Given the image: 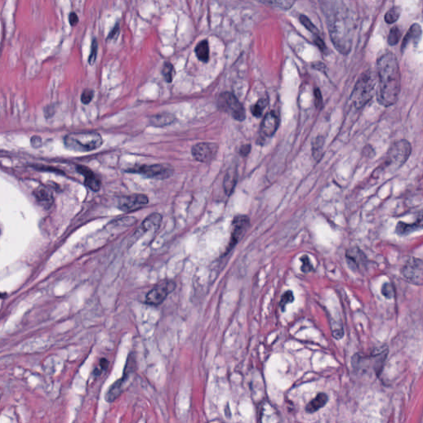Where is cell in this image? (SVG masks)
<instances>
[{"mask_svg": "<svg viewBox=\"0 0 423 423\" xmlns=\"http://www.w3.org/2000/svg\"><path fill=\"white\" fill-rule=\"evenodd\" d=\"M328 401V397L326 393L321 392L318 393L316 396V398L309 403V405L307 406V413H314L317 411H318L320 408H323L324 406L326 405V403Z\"/></svg>", "mask_w": 423, "mask_h": 423, "instance_id": "obj_19", "label": "cell"}, {"mask_svg": "<svg viewBox=\"0 0 423 423\" xmlns=\"http://www.w3.org/2000/svg\"><path fill=\"white\" fill-rule=\"evenodd\" d=\"M218 106L224 112L232 115L237 121H243L246 117L245 108L237 100V97L231 93H223L218 99Z\"/></svg>", "mask_w": 423, "mask_h": 423, "instance_id": "obj_7", "label": "cell"}, {"mask_svg": "<svg viewBox=\"0 0 423 423\" xmlns=\"http://www.w3.org/2000/svg\"><path fill=\"white\" fill-rule=\"evenodd\" d=\"M162 74H163L166 82L171 83L173 81L174 77L176 75V70H175L173 65L170 62H166L164 64L163 69H162Z\"/></svg>", "mask_w": 423, "mask_h": 423, "instance_id": "obj_27", "label": "cell"}, {"mask_svg": "<svg viewBox=\"0 0 423 423\" xmlns=\"http://www.w3.org/2000/svg\"><path fill=\"white\" fill-rule=\"evenodd\" d=\"M195 54L197 58L204 63H207L209 60V46L207 40L200 41L195 48Z\"/></svg>", "mask_w": 423, "mask_h": 423, "instance_id": "obj_24", "label": "cell"}, {"mask_svg": "<svg viewBox=\"0 0 423 423\" xmlns=\"http://www.w3.org/2000/svg\"><path fill=\"white\" fill-rule=\"evenodd\" d=\"M412 146L408 141L400 140L393 143L388 151L382 165L384 171H396L400 168L410 156Z\"/></svg>", "mask_w": 423, "mask_h": 423, "instance_id": "obj_5", "label": "cell"}, {"mask_svg": "<svg viewBox=\"0 0 423 423\" xmlns=\"http://www.w3.org/2000/svg\"><path fill=\"white\" fill-rule=\"evenodd\" d=\"M377 99L380 105L389 107L398 99L401 89V74L398 60L392 52L383 55L377 63Z\"/></svg>", "mask_w": 423, "mask_h": 423, "instance_id": "obj_2", "label": "cell"}, {"mask_svg": "<svg viewBox=\"0 0 423 423\" xmlns=\"http://www.w3.org/2000/svg\"><path fill=\"white\" fill-rule=\"evenodd\" d=\"M175 120L176 117L173 114L166 112V113H161L150 117V123L151 125L156 126V127H165L173 123Z\"/></svg>", "mask_w": 423, "mask_h": 423, "instance_id": "obj_21", "label": "cell"}, {"mask_svg": "<svg viewBox=\"0 0 423 423\" xmlns=\"http://www.w3.org/2000/svg\"><path fill=\"white\" fill-rule=\"evenodd\" d=\"M382 294L387 298H392L394 295V290L391 283H386L383 285Z\"/></svg>", "mask_w": 423, "mask_h": 423, "instance_id": "obj_36", "label": "cell"}, {"mask_svg": "<svg viewBox=\"0 0 423 423\" xmlns=\"http://www.w3.org/2000/svg\"><path fill=\"white\" fill-rule=\"evenodd\" d=\"M237 172L236 170H230L227 171V175L225 176L224 183H223V187L226 194H232L233 189H234L235 185L237 183Z\"/></svg>", "mask_w": 423, "mask_h": 423, "instance_id": "obj_25", "label": "cell"}, {"mask_svg": "<svg viewBox=\"0 0 423 423\" xmlns=\"http://www.w3.org/2000/svg\"><path fill=\"white\" fill-rule=\"evenodd\" d=\"M267 105V100L265 99H261L259 100L255 105H253L251 107V112L255 117H260L262 115L263 110L266 107Z\"/></svg>", "mask_w": 423, "mask_h": 423, "instance_id": "obj_31", "label": "cell"}, {"mask_svg": "<svg viewBox=\"0 0 423 423\" xmlns=\"http://www.w3.org/2000/svg\"><path fill=\"white\" fill-rule=\"evenodd\" d=\"M250 220L249 217L244 215H240L237 217H235L232 223V237H231V242H230L229 247H233L241 238L244 236L248 227H249Z\"/></svg>", "mask_w": 423, "mask_h": 423, "instance_id": "obj_12", "label": "cell"}, {"mask_svg": "<svg viewBox=\"0 0 423 423\" xmlns=\"http://www.w3.org/2000/svg\"><path fill=\"white\" fill-rule=\"evenodd\" d=\"M376 80L371 71H367L359 77L351 95L352 105L357 108L364 107L371 99L375 93Z\"/></svg>", "mask_w": 423, "mask_h": 423, "instance_id": "obj_4", "label": "cell"}, {"mask_svg": "<svg viewBox=\"0 0 423 423\" xmlns=\"http://www.w3.org/2000/svg\"><path fill=\"white\" fill-rule=\"evenodd\" d=\"M99 45H98V41L96 39H94L92 41V45H91V51H90V55H89V65L95 64V62H96V58H97V52H98V48H99Z\"/></svg>", "mask_w": 423, "mask_h": 423, "instance_id": "obj_33", "label": "cell"}, {"mask_svg": "<svg viewBox=\"0 0 423 423\" xmlns=\"http://www.w3.org/2000/svg\"><path fill=\"white\" fill-rule=\"evenodd\" d=\"M400 37L401 32L399 30V28L398 27H393L390 30L389 34H388V42L391 46H394V45L398 43Z\"/></svg>", "mask_w": 423, "mask_h": 423, "instance_id": "obj_29", "label": "cell"}, {"mask_svg": "<svg viewBox=\"0 0 423 423\" xmlns=\"http://www.w3.org/2000/svg\"><path fill=\"white\" fill-rule=\"evenodd\" d=\"M126 376H123L121 380H117V382H115L113 385L109 388V389L106 393V400L108 403H112L113 401L117 399V397H119L121 392L123 391V385L124 384Z\"/></svg>", "mask_w": 423, "mask_h": 423, "instance_id": "obj_20", "label": "cell"}, {"mask_svg": "<svg viewBox=\"0 0 423 423\" xmlns=\"http://www.w3.org/2000/svg\"><path fill=\"white\" fill-rule=\"evenodd\" d=\"M279 127V118L274 112H268L263 118L261 132L266 137H271L276 133Z\"/></svg>", "mask_w": 423, "mask_h": 423, "instance_id": "obj_15", "label": "cell"}, {"mask_svg": "<svg viewBox=\"0 0 423 423\" xmlns=\"http://www.w3.org/2000/svg\"><path fill=\"white\" fill-rule=\"evenodd\" d=\"M324 138L322 137H318L315 139L314 141V146H313V154L315 158H320L321 155V150L323 148Z\"/></svg>", "mask_w": 423, "mask_h": 423, "instance_id": "obj_30", "label": "cell"}, {"mask_svg": "<svg viewBox=\"0 0 423 423\" xmlns=\"http://www.w3.org/2000/svg\"><path fill=\"white\" fill-rule=\"evenodd\" d=\"M422 229H423V213L419 216L414 223L398 222L396 226L395 232L399 236H407Z\"/></svg>", "mask_w": 423, "mask_h": 423, "instance_id": "obj_16", "label": "cell"}, {"mask_svg": "<svg viewBox=\"0 0 423 423\" xmlns=\"http://www.w3.org/2000/svg\"><path fill=\"white\" fill-rule=\"evenodd\" d=\"M401 15V8L399 7H393L390 10L388 11L386 15H385V21L386 23H394L396 21H398V18Z\"/></svg>", "mask_w": 423, "mask_h": 423, "instance_id": "obj_28", "label": "cell"}, {"mask_svg": "<svg viewBox=\"0 0 423 423\" xmlns=\"http://www.w3.org/2000/svg\"><path fill=\"white\" fill-rule=\"evenodd\" d=\"M66 147L77 152H89L97 150L103 145V138L95 132L70 133L64 138Z\"/></svg>", "mask_w": 423, "mask_h": 423, "instance_id": "obj_3", "label": "cell"}, {"mask_svg": "<svg viewBox=\"0 0 423 423\" xmlns=\"http://www.w3.org/2000/svg\"><path fill=\"white\" fill-rule=\"evenodd\" d=\"M347 259L350 267L354 270H360L366 265V256L359 248H352L347 250Z\"/></svg>", "mask_w": 423, "mask_h": 423, "instance_id": "obj_14", "label": "cell"}, {"mask_svg": "<svg viewBox=\"0 0 423 423\" xmlns=\"http://www.w3.org/2000/svg\"><path fill=\"white\" fill-rule=\"evenodd\" d=\"M94 98V91L92 89H85L81 95V102L84 105H89Z\"/></svg>", "mask_w": 423, "mask_h": 423, "instance_id": "obj_35", "label": "cell"}, {"mask_svg": "<svg viewBox=\"0 0 423 423\" xmlns=\"http://www.w3.org/2000/svg\"><path fill=\"white\" fill-rule=\"evenodd\" d=\"M176 284L174 281H166L155 286L145 296V304L152 306H158L166 300L169 294H171Z\"/></svg>", "mask_w": 423, "mask_h": 423, "instance_id": "obj_9", "label": "cell"}, {"mask_svg": "<svg viewBox=\"0 0 423 423\" xmlns=\"http://www.w3.org/2000/svg\"><path fill=\"white\" fill-rule=\"evenodd\" d=\"M162 217L159 213H152L146 217L141 225L143 232H147L150 230L157 229L161 225Z\"/></svg>", "mask_w": 423, "mask_h": 423, "instance_id": "obj_23", "label": "cell"}, {"mask_svg": "<svg viewBox=\"0 0 423 423\" xmlns=\"http://www.w3.org/2000/svg\"><path fill=\"white\" fill-rule=\"evenodd\" d=\"M131 173L140 174L147 178L155 179H166L173 176L174 168L168 164H155L136 166L128 170Z\"/></svg>", "mask_w": 423, "mask_h": 423, "instance_id": "obj_6", "label": "cell"}, {"mask_svg": "<svg viewBox=\"0 0 423 423\" xmlns=\"http://www.w3.org/2000/svg\"><path fill=\"white\" fill-rule=\"evenodd\" d=\"M250 145H244L241 147V150H240V153L241 155H243V156H247L248 154L250 153Z\"/></svg>", "mask_w": 423, "mask_h": 423, "instance_id": "obj_42", "label": "cell"}, {"mask_svg": "<svg viewBox=\"0 0 423 423\" xmlns=\"http://www.w3.org/2000/svg\"><path fill=\"white\" fill-rule=\"evenodd\" d=\"M31 144L34 147L38 148L41 145V139L37 136H34L31 139Z\"/></svg>", "mask_w": 423, "mask_h": 423, "instance_id": "obj_40", "label": "cell"}, {"mask_svg": "<svg viewBox=\"0 0 423 423\" xmlns=\"http://www.w3.org/2000/svg\"><path fill=\"white\" fill-rule=\"evenodd\" d=\"M149 199L145 194H133L123 197L118 202V209L123 212H132L147 205Z\"/></svg>", "mask_w": 423, "mask_h": 423, "instance_id": "obj_11", "label": "cell"}, {"mask_svg": "<svg viewBox=\"0 0 423 423\" xmlns=\"http://www.w3.org/2000/svg\"><path fill=\"white\" fill-rule=\"evenodd\" d=\"M69 22L70 24L72 26V27H75V26L78 24L79 23V18H78V15H77L76 13H70L69 16Z\"/></svg>", "mask_w": 423, "mask_h": 423, "instance_id": "obj_39", "label": "cell"}, {"mask_svg": "<svg viewBox=\"0 0 423 423\" xmlns=\"http://www.w3.org/2000/svg\"><path fill=\"white\" fill-rule=\"evenodd\" d=\"M293 300H294V297L291 291H287L286 293H283V296L281 297V303H280V306L282 311H285V307L287 306V304H290L293 302Z\"/></svg>", "mask_w": 423, "mask_h": 423, "instance_id": "obj_32", "label": "cell"}, {"mask_svg": "<svg viewBox=\"0 0 423 423\" xmlns=\"http://www.w3.org/2000/svg\"><path fill=\"white\" fill-rule=\"evenodd\" d=\"M423 35V30L421 26L418 23H415L413 25L411 26L409 30L406 34L405 37L403 38V43H402V51H404L408 44L413 43V45H418V42L420 41Z\"/></svg>", "mask_w": 423, "mask_h": 423, "instance_id": "obj_17", "label": "cell"}, {"mask_svg": "<svg viewBox=\"0 0 423 423\" xmlns=\"http://www.w3.org/2000/svg\"><path fill=\"white\" fill-rule=\"evenodd\" d=\"M265 5L270 6L272 8H279L282 10H288L293 7L296 0H257Z\"/></svg>", "mask_w": 423, "mask_h": 423, "instance_id": "obj_22", "label": "cell"}, {"mask_svg": "<svg viewBox=\"0 0 423 423\" xmlns=\"http://www.w3.org/2000/svg\"><path fill=\"white\" fill-rule=\"evenodd\" d=\"M314 96H315V105L317 107H320L322 105V97L321 94L318 89H315L314 91Z\"/></svg>", "mask_w": 423, "mask_h": 423, "instance_id": "obj_38", "label": "cell"}, {"mask_svg": "<svg viewBox=\"0 0 423 423\" xmlns=\"http://www.w3.org/2000/svg\"><path fill=\"white\" fill-rule=\"evenodd\" d=\"M299 21L314 36H319L318 29L317 28L316 26L314 25V23H312V21L308 17L305 15H300L299 16Z\"/></svg>", "mask_w": 423, "mask_h": 423, "instance_id": "obj_26", "label": "cell"}, {"mask_svg": "<svg viewBox=\"0 0 423 423\" xmlns=\"http://www.w3.org/2000/svg\"><path fill=\"white\" fill-rule=\"evenodd\" d=\"M217 146L213 143H199L192 148V155L196 161L207 163L214 158Z\"/></svg>", "mask_w": 423, "mask_h": 423, "instance_id": "obj_10", "label": "cell"}, {"mask_svg": "<svg viewBox=\"0 0 423 423\" xmlns=\"http://www.w3.org/2000/svg\"><path fill=\"white\" fill-rule=\"evenodd\" d=\"M314 42H315V44H316L317 47L320 49V51H321L322 53L326 54V52H327V48H326V45H325L324 41H322V39L320 37V36H314Z\"/></svg>", "mask_w": 423, "mask_h": 423, "instance_id": "obj_37", "label": "cell"}, {"mask_svg": "<svg viewBox=\"0 0 423 423\" xmlns=\"http://www.w3.org/2000/svg\"><path fill=\"white\" fill-rule=\"evenodd\" d=\"M120 28L119 24L117 23L116 25H115L114 28L112 29V31L110 33L109 35L107 36V39L109 40V39L114 38L115 36H117L118 34H119Z\"/></svg>", "mask_w": 423, "mask_h": 423, "instance_id": "obj_41", "label": "cell"}, {"mask_svg": "<svg viewBox=\"0 0 423 423\" xmlns=\"http://www.w3.org/2000/svg\"><path fill=\"white\" fill-rule=\"evenodd\" d=\"M301 261L303 262V265H302V270H303V272L304 273H306V272H310L312 270H314V266L312 265L311 261L309 260V258L307 256V255H304L303 257L300 259Z\"/></svg>", "mask_w": 423, "mask_h": 423, "instance_id": "obj_34", "label": "cell"}, {"mask_svg": "<svg viewBox=\"0 0 423 423\" xmlns=\"http://www.w3.org/2000/svg\"><path fill=\"white\" fill-rule=\"evenodd\" d=\"M401 275L408 283L414 285H423V260L411 257L402 268Z\"/></svg>", "mask_w": 423, "mask_h": 423, "instance_id": "obj_8", "label": "cell"}, {"mask_svg": "<svg viewBox=\"0 0 423 423\" xmlns=\"http://www.w3.org/2000/svg\"><path fill=\"white\" fill-rule=\"evenodd\" d=\"M34 197L36 201L45 208H50L53 204V195L51 190L46 187L40 186L34 191Z\"/></svg>", "mask_w": 423, "mask_h": 423, "instance_id": "obj_18", "label": "cell"}, {"mask_svg": "<svg viewBox=\"0 0 423 423\" xmlns=\"http://www.w3.org/2000/svg\"><path fill=\"white\" fill-rule=\"evenodd\" d=\"M76 169L77 171L84 176V184L88 188L95 192L100 190L101 188V182L100 178L95 176L92 171H90L88 167L84 166H77Z\"/></svg>", "mask_w": 423, "mask_h": 423, "instance_id": "obj_13", "label": "cell"}, {"mask_svg": "<svg viewBox=\"0 0 423 423\" xmlns=\"http://www.w3.org/2000/svg\"><path fill=\"white\" fill-rule=\"evenodd\" d=\"M331 41L337 51L348 54L353 41V23L343 0H319Z\"/></svg>", "mask_w": 423, "mask_h": 423, "instance_id": "obj_1", "label": "cell"}]
</instances>
